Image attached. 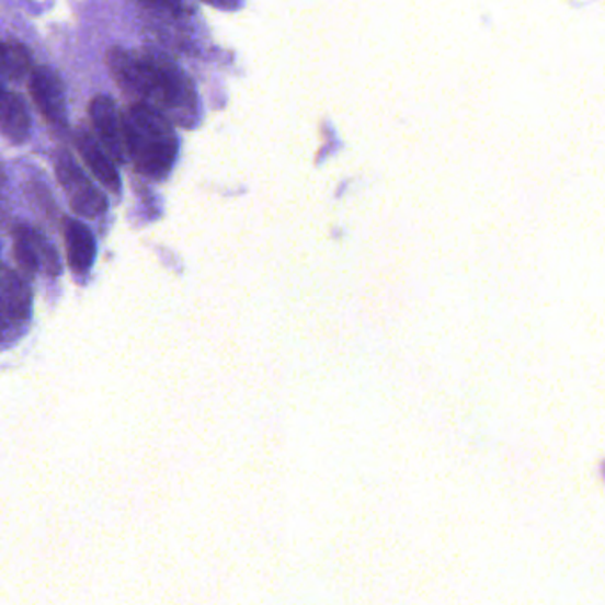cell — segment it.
<instances>
[{"mask_svg": "<svg viewBox=\"0 0 605 605\" xmlns=\"http://www.w3.org/2000/svg\"><path fill=\"white\" fill-rule=\"evenodd\" d=\"M66 260L77 275L89 274L96 260V240L80 220H65Z\"/></svg>", "mask_w": 605, "mask_h": 605, "instance_id": "obj_7", "label": "cell"}, {"mask_svg": "<svg viewBox=\"0 0 605 605\" xmlns=\"http://www.w3.org/2000/svg\"><path fill=\"white\" fill-rule=\"evenodd\" d=\"M77 146H79L80 155L88 163L89 169L93 171L94 176L99 178V182L107 186L109 191L114 194L122 191V178L107 155L103 153V149L96 145V140L88 134H82L77 139Z\"/></svg>", "mask_w": 605, "mask_h": 605, "instance_id": "obj_9", "label": "cell"}, {"mask_svg": "<svg viewBox=\"0 0 605 605\" xmlns=\"http://www.w3.org/2000/svg\"><path fill=\"white\" fill-rule=\"evenodd\" d=\"M114 79L123 89L149 100L163 116L180 125H192L197 116V96L191 79L174 62L160 56H132L122 48L107 54Z\"/></svg>", "mask_w": 605, "mask_h": 605, "instance_id": "obj_1", "label": "cell"}, {"mask_svg": "<svg viewBox=\"0 0 605 605\" xmlns=\"http://www.w3.org/2000/svg\"><path fill=\"white\" fill-rule=\"evenodd\" d=\"M57 180L65 189V194L70 201L71 210L85 219H99L109 210V201L105 194L89 182L82 171L75 165L68 155H62L57 160Z\"/></svg>", "mask_w": 605, "mask_h": 605, "instance_id": "obj_4", "label": "cell"}, {"mask_svg": "<svg viewBox=\"0 0 605 605\" xmlns=\"http://www.w3.org/2000/svg\"><path fill=\"white\" fill-rule=\"evenodd\" d=\"M89 114H91L94 130L99 132L100 140L111 153L112 159L123 162L126 155L125 126H123V117L119 116L114 100L105 94L94 96L89 105Z\"/></svg>", "mask_w": 605, "mask_h": 605, "instance_id": "obj_5", "label": "cell"}, {"mask_svg": "<svg viewBox=\"0 0 605 605\" xmlns=\"http://www.w3.org/2000/svg\"><path fill=\"white\" fill-rule=\"evenodd\" d=\"M34 242H36L39 269L47 272L50 277L61 275V260H59V254H57L56 248L48 242V238L43 237L39 231H36V233H34Z\"/></svg>", "mask_w": 605, "mask_h": 605, "instance_id": "obj_12", "label": "cell"}, {"mask_svg": "<svg viewBox=\"0 0 605 605\" xmlns=\"http://www.w3.org/2000/svg\"><path fill=\"white\" fill-rule=\"evenodd\" d=\"M126 155L137 171L151 180H162L173 169L178 137L168 116L146 102H137L123 117Z\"/></svg>", "mask_w": 605, "mask_h": 605, "instance_id": "obj_2", "label": "cell"}, {"mask_svg": "<svg viewBox=\"0 0 605 605\" xmlns=\"http://www.w3.org/2000/svg\"><path fill=\"white\" fill-rule=\"evenodd\" d=\"M36 229L20 226L14 231V258L19 261L20 269L33 277L39 271V260H37L36 242H34Z\"/></svg>", "mask_w": 605, "mask_h": 605, "instance_id": "obj_11", "label": "cell"}, {"mask_svg": "<svg viewBox=\"0 0 605 605\" xmlns=\"http://www.w3.org/2000/svg\"><path fill=\"white\" fill-rule=\"evenodd\" d=\"M206 4L215 5L219 10H235L240 4V0H203Z\"/></svg>", "mask_w": 605, "mask_h": 605, "instance_id": "obj_13", "label": "cell"}, {"mask_svg": "<svg viewBox=\"0 0 605 605\" xmlns=\"http://www.w3.org/2000/svg\"><path fill=\"white\" fill-rule=\"evenodd\" d=\"M0 77H2V71H0ZM4 93V91H2V82H0V94Z\"/></svg>", "mask_w": 605, "mask_h": 605, "instance_id": "obj_15", "label": "cell"}, {"mask_svg": "<svg viewBox=\"0 0 605 605\" xmlns=\"http://www.w3.org/2000/svg\"><path fill=\"white\" fill-rule=\"evenodd\" d=\"M31 96L43 117L52 125H66L65 85L56 71L50 68H36L31 77Z\"/></svg>", "mask_w": 605, "mask_h": 605, "instance_id": "obj_6", "label": "cell"}, {"mask_svg": "<svg viewBox=\"0 0 605 605\" xmlns=\"http://www.w3.org/2000/svg\"><path fill=\"white\" fill-rule=\"evenodd\" d=\"M0 132L14 145H22L31 134V116L19 94H0Z\"/></svg>", "mask_w": 605, "mask_h": 605, "instance_id": "obj_8", "label": "cell"}, {"mask_svg": "<svg viewBox=\"0 0 605 605\" xmlns=\"http://www.w3.org/2000/svg\"><path fill=\"white\" fill-rule=\"evenodd\" d=\"M31 70V54L20 43H0V71L10 80L24 79Z\"/></svg>", "mask_w": 605, "mask_h": 605, "instance_id": "obj_10", "label": "cell"}, {"mask_svg": "<svg viewBox=\"0 0 605 605\" xmlns=\"http://www.w3.org/2000/svg\"><path fill=\"white\" fill-rule=\"evenodd\" d=\"M151 4L162 5L165 10L176 11L182 5V0H146Z\"/></svg>", "mask_w": 605, "mask_h": 605, "instance_id": "obj_14", "label": "cell"}, {"mask_svg": "<svg viewBox=\"0 0 605 605\" xmlns=\"http://www.w3.org/2000/svg\"><path fill=\"white\" fill-rule=\"evenodd\" d=\"M33 318V288L11 269H0V352L16 345Z\"/></svg>", "mask_w": 605, "mask_h": 605, "instance_id": "obj_3", "label": "cell"}]
</instances>
